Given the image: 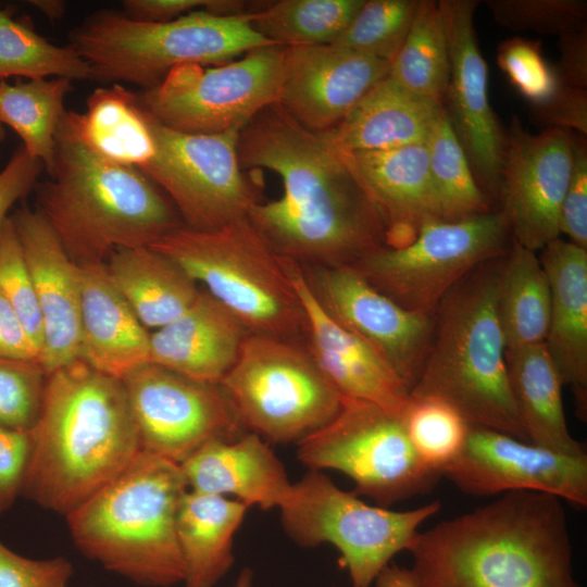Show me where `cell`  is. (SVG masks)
<instances>
[{
  "label": "cell",
  "instance_id": "55",
  "mask_svg": "<svg viewBox=\"0 0 587 587\" xmlns=\"http://www.w3.org/2000/svg\"><path fill=\"white\" fill-rule=\"evenodd\" d=\"M253 573L249 567H245L238 575L234 587H252Z\"/></svg>",
  "mask_w": 587,
  "mask_h": 587
},
{
  "label": "cell",
  "instance_id": "39",
  "mask_svg": "<svg viewBox=\"0 0 587 587\" xmlns=\"http://www.w3.org/2000/svg\"><path fill=\"white\" fill-rule=\"evenodd\" d=\"M408 438L420 461L441 475L462 451L470 425L449 403L436 398H412L401 411Z\"/></svg>",
  "mask_w": 587,
  "mask_h": 587
},
{
  "label": "cell",
  "instance_id": "10",
  "mask_svg": "<svg viewBox=\"0 0 587 587\" xmlns=\"http://www.w3.org/2000/svg\"><path fill=\"white\" fill-rule=\"evenodd\" d=\"M440 508L438 500L407 511L370 505L340 489L322 471L309 470L292 484L279 510L290 539L304 548L330 544L340 553L352 587H371Z\"/></svg>",
  "mask_w": 587,
  "mask_h": 587
},
{
  "label": "cell",
  "instance_id": "26",
  "mask_svg": "<svg viewBox=\"0 0 587 587\" xmlns=\"http://www.w3.org/2000/svg\"><path fill=\"white\" fill-rule=\"evenodd\" d=\"M187 488L227 497L248 508H280L292 484L268 442L247 432L234 441L211 440L179 464Z\"/></svg>",
  "mask_w": 587,
  "mask_h": 587
},
{
  "label": "cell",
  "instance_id": "3",
  "mask_svg": "<svg viewBox=\"0 0 587 587\" xmlns=\"http://www.w3.org/2000/svg\"><path fill=\"white\" fill-rule=\"evenodd\" d=\"M22 496L67 515L141 451L121 379L77 359L47 374Z\"/></svg>",
  "mask_w": 587,
  "mask_h": 587
},
{
  "label": "cell",
  "instance_id": "20",
  "mask_svg": "<svg viewBox=\"0 0 587 587\" xmlns=\"http://www.w3.org/2000/svg\"><path fill=\"white\" fill-rule=\"evenodd\" d=\"M390 62L334 45L286 47L278 104L315 134L335 127Z\"/></svg>",
  "mask_w": 587,
  "mask_h": 587
},
{
  "label": "cell",
  "instance_id": "52",
  "mask_svg": "<svg viewBox=\"0 0 587 587\" xmlns=\"http://www.w3.org/2000/svg\"><path fill=\"white\" fill-rule=\"evenodd\" d=\"M122 13L136 22L163 23L197 10H209L212 0H125Z\"/></svg>",
  "mask_w": 587,
  "mask_h": 587
},
{
  "label": "cell",
  "instance_id": "32",
  "mask_svg": "<svg viewBox=\"0 0 587 587\" xmlns=\"http://www.w3.org/2000/svg\"><path fill=\"white\" fill-rule=\"evenodd\" d=\"M86 111H66L77 138L96 154L123 165L141 168L153 157V117L142 108L138 93L114 84L95 89Z\"/></svg>",
  "mask_w": 587,
  "mask_h": 587
},
{
  "label": "cell",
  "instance_id": "23",
  "mask_svg": "<svg viewBox=\"0 0 587 587\" xmlns=\"http://www.w3.org/2000/svg\"><path fill=\"white\" fill-rule=\"evenodd\" d=\"M376 205L386 227V245L402 246L422 223L440 218L425 142L344 153Z\"/></svg>",
  "mask_w": 587,
  "mask_h": 587
},
{
  "label": "cell",
  "instance_id": "56",
  "mask_svg": "<svg viewBox=\"0 0 587 587\" xmlns=\"http://www.w3.org/2000/svg\"><path fill=\"white\" fill-rule=\"evenodd\" d=\"M4 138H5L4 126H3L2 123L0 122V145H1V142L4 140Z\"/></svg>",
  "mask_w": 587,
  "mask_h": 587
},
{
  "label": "cell",
  "instance_id": "9",
  "mask_svg": "<svg viewBox=\"0 0 587 587\" xmlns=\"http://www.w3.org/2000/svg\"><path fill=\"white\" fill-rule=\"evenodd\" d=\"M218 385L243 427L273 444H299L328 424L344 402L304 340L249 334Z\"/></svg>",
  "mask_w": 587,
  "mask_h": 587
},
{
  "label": "cell",
  "instance_id": "27",
  "mask_svg": "<svg viewBox=\"0 0 587 587\" xmlns=\"http://www.w3.org/2000/svg\"><path fill=\"white\" fill-rule=\"evenodd\" d=\"M78 267L79 359L101 373L122 379L150 362V333L112 283L104 263Z\"/></svg>",
  "mask_w": 587,
  "mask_h": 587
},
{
  "label": "cell",
  "instance_id": "11",
  "mask_svg": "<svg viewBox=\"0 0 587 587\" xmlns=\"http://www.w3.org/2000/svg\"><path fill=\"white\" fill-rule=\"evenodd\" d=\"M510 236L500 210L457 221L433 218L409 242L383 246L351 266L403 308L434 314L462 278L507 252Z\"/></svg>",
  "mask_w": 587,
  "mask_h": 587
},
{
  "label": "cell",
  "instance_id": "15",
  "mask_svg": "<svg viewBox=\"0 0 587 587\" xmlns=\"http://www.w3.org/2000/svg\"><path fill=\"white\" fill-rule=\"evenodd\" d=\"M121 380L141 451L180 464L211 440L234 441L248 432L217 384L151 362Z\"/></svg>",
  "mask_w": 587,
  "mask_h": 587
},
{
  "label": "cell",
  "instance_id": "48",
  "mask_svg": "<svg viewBox=\"0 0 587 587\" xmlns=\"http://www.w3.org/2000/svg\"><path fill=\"white\" fill-rule=\"evenodd\" d=\"M535 118L549 128L587 135V90L561 85L546 102L532 107Z\"/></svg>",
  "mask_w": 587,
  "mask_h": 587
},
{
  "label": "cell",
  "instance_id": "54",
  "mask_svg": "<svg viewBox=\"0 0 587 587\" xmlns=\"http://www.w3.org/2000/svg\"><path fill=\"white\" fill-rule=\"evenodd\" d=\"M32 5L40 10L51 21L59 20L65 14V2L61 0H32Z\"/></svg>",
  "mask_w": 587,
  "mask_h": 587
},
{
  "label": "cell",
  "instance_id": "29",
  "mask_svg": "<svg viewBox=\"0 0 587 587\" xmlns=\"http://www.w3.org/2000/svg\"><path fill=\"white\" fill-rule=\"evenodd\" d=\"M104 264L112 283L147 329H159L177 319L201 292L176 262L150 247L116 249Z\"/></svg>",
  "mask_w": 587,
  "mask_h": 587
},
{
  "label": "cell",
  "instance_id": "31",
  "mask_svg": "<svg viewBox=\"0 0 587 587\" xmlns=\"http://www.w3.org/2000/svg\"><path fill=\"white\" fill-rule=\"evenodd\" d=\"M509 384L528 441L562 454L587 455L570 433L562 382L545 344L505 352Z\"/></svg>",
  "mask_w": 587,
  "mask_h": 587
},
{
  "label": "cell",
  "instance_id": "17",
  "mask_svg": "<svg viewBox=\"0 0 587 587\" xmlns=\"http://www.w3.org/2000/svg\"><path fill=\"white\" fill-rule=\"evenodd\" d=\"M572 160L571 130L548 128L534 135L512 118L498 196L511 238L521 246L536 252L559 238Z\"/></svg>",
  "mask_w": 587,
  "mask_h": 587
},
{
  "label": "cell",
  "instance_id": "53",
  "mask_svg": "<svg viewBox=\"0 0 587 587\" xmlns=\"http://www.w3.org/2000/svg\"><path fill=\"white\" fill-rule=\"evenodd\" d=\"M375 587H417L411 571L396 564L387 565L374 582Z\"/></svg>",
  "mask_w": 587,
  "mask_h": 587
},
{
  "label": "cell",
  "instance_id": "16",
  "mask_svg": "<svg viewBox=\"0 0 587 587\" xmlns=\"http://www.w3.org/2000/svg\"><path fill=\"white\" fill-rule=\"evenodd\" d=\"M300 267L323 310L380 357L410 392L429 348L434 314L403 308L352 266Z\"/></svg>",
  "mask_w": 587,
  "mask_h": 587
},
{
  "label": "cell",
  "instance_id": "49",
  "mask_svg": "<svg viewBox=\"0 0 587 587\" xmlns=\"http://www.w3.org/2000/svg\"><path fill=\"white\" fill-rule=\"evenodd\" d=\"M43 168L42 162L34 159L23 146L13 152L0 171V225L9 216L13 204L35 188Z\"/></svg>",
  "mask_w": 587,
  "mask_h": 587
},
{
  "label": "cell",
  "instance_id": "46",
  "mask_svg": "<svg viewBox=\"0 0 587 587\" xmlns=\"http://www.w3.org/2000/svg\"><path fill=\"white\" fill-rule=\"evenodd\" d=\"M573 160L560 209L559 229L569 241L587 249V150L582 135L572 133Z\"/></svg>",
  "mask_w": 587,
  "mask_h": 587
},
{
  "label": "cell",
  "instance_id": "18",
  "mask_svg": "<svg viewBox=\"0 0 587 587\" xmlns=\"http://www.w3.org/2000/svg\"><path fill=\"white\" fill-rule=\"evenodd\" d=\"M441 476L470 496L526 490L587 505V455L562 454L489 428L470 426L462 451Z\"/></svg>",
  "mask_w": 587,
  "mask_h": 587
},
{
  "label": "cell",
  "instance_id": "21",
  "mask_svg": "<svg viewBox=\"0 0 587 587\" xmlns=\"http://www.w3.org/2000/svg\"><path fill=\"white\" fill-rule=\"evenodd\" d=\"M27 262L40 310L47 373L79 359V267L42 213L27 205L10 215Z\"/></svg>",
  "mask_w": 587,
  "mask_h": 587
},
{
  "label": "cell",
  "instance_id": "42",
  "mask_svg": "<svg viewBox=\"0 0 587 587\" xmlns=\"http://www.w3.org/2000/svg\"><path fill=\"white\" fill-rule=\"evenodd\" d=\"M0 294L41 352L43 329L30 272L11 216L0 225Z\"/></svg>",
  "mask_w": 587,
  "mask_h": 587
},
{
  "label": "cell",
  "instance_id": "12",
  "mask_svg": "<svg viewBox=\"0 0 587 587\" xmlns=\"http://www.w3.org/2000/svg\"><path fill=\"white\" fill-rule=\"evenodd\" d=\"M297 445V458L309 470L344 473L357 496L384 508L427 492L441 476L417 458L401 412L367 401L344 398L338 414Z\"/></svg>",
  "mask_w": 587,
  "mask_h": 587
},
{
  "label": "cell",
  "instance_id": "28",
  "mask_svg": "<svg viewBox=\"0 0 587 587\" xmlns=\"http://www.w3.org/2000/svg\"><path fill=\"white\" fill-rule=\"evenodd\" d=\"M442 111L387 75L335 127L319 135L341 153L392 149L425 142Z\"/></svg>",
  "mask_w": 587,
  "mask_h": 587
},
{
  "label": "cell",
  "instance_id": "19",
  "mask_svg": "<svg viewBox=\"0 0 587 587\" xmlns=\"http://www.w3.org/2000/svg\"><path fill=\"white\" fill-rule=\"evenodd\" d=\"M449 50V79L444 108L488 197L499 195L505 148L503 133L488 98V67L474 28L476 0H440Z\"/></svg>",
  "mask_w": 587,
  "mask_h": 587
},
{
  "label": "cell",
  "instance_id": "43",
  "mask_svg": "<svg viewBox=\"0 0 587 587\" xmlns=\"http://www.w3.org/2000/svg\"><path fill=\"white\" fill-rule=\"evenodd\" d=\"M47 374L39 362L0 357V426L32 429L41 408Z\"/></svg>",
  "mask_w": 587,
  "mask_h": 587
},
{
  "label": "cell",
  "instance_id": "14",
  "mask_svg": "<svg viewBox=\"0 0 587 587\" xmlns=\"http://www.w3.org/2000/svg\"><path fill=\"white\" fill-rule=\"evenodd\" d=\"M155 150L139 168L168 198L186 227L211 230L247 217L259 180L242 172L239 132L187 134L153 118Z\"/></svg>",
  "mask_w": 587,
  "mask_h": 587
},
{
  "label": "cell",
  "instance_id": "30",
  "mask_svg": "<svg viewBox=\"0 0 587 587\" xmlns=\"http://www.w3.org/2000/svg\"><path fill=\"white\" fill-rule=\"evenodd\" d=\"M248 507L236 499L187 489L176 519L184 587H214L234 564L233 544Z\"/></svg>",
  "mask_w": 587,
  "mask_h": 587
},
{
  "label": "cell",
  "instance_id": "40",
  "mask_svg": "<svg viewBox=\"0 0 587 587\" xmlns=\"http://www.w3.org/2000/svg\"><path fill=\"white\" fill-rule=\"evenodd\" d=\"M421 0H364L330 45L391 62L402 46Z\"/></svg>",
  "mask_w": 587,
  "mask_h": 587
},
{
  "label": "cell",
  "instance_id": "22",
  "mask_svg": "<svg viewBox=\"0 0 587 587\" xmlns=\"http://www.w3.org/2000/svg\"><path fill=\"white\" fill-rule=\"evenodd\" d=\"M283 261L305 313L304 344L327 380L344 398L400 413L409 400L407 386L365 342L323 310L301 267L290 259Z\"/></svg>",
  "mask_w": 587,
  "mask_h": 587
},
{
  "label": "cell",
  "instance_id": "33",
  "mask_svg": "<svg viewBox=\"0 0 587 587\" xmlns=\"http://www.w3.org/2000/svg\"><path fill=\"white\" fill-rule=\"evenodd\" d=\"M550 305V286L539 258L511 238L502 258L498 291V316L507 350L545 342Z\"/></svg>",
  "mask_w": 587,
  "mask_h": 587
},
{
  "label": "cell",
  "instance_id": "44",
  "mask_svg": "<svg viewBox=\"0 0 587 587\" xmlns=\"http://www.w3.org/2000/svg\"><path fill=\"white\" fill-rule=\"evenodd\" d=\"M497 63L530 107L549 100L562 85L538 40L512 37L502 41L497 50Z\"/></svg>",
  "mask_w": 587,
  "mask_h": 587
},
{
  "label": "cell",
  "instance_id": "5",
  "mask_svg": "<svg viewBox=\"0 0 587 587\" xmlns=\"http://www.w3.org/2000/svg\"><path fill=\"white\" fill-rule=\"evenodd\" d=\"M503 255L483 263L441 299L412 398H436L470 426L528 441L511 392L498 316Z\"/></svg>",
  "mask_w": 587,
  "mask_h": 587
},
{
  "label": "cell",
  "instance_id": "7",
  "mask_svg": "<svg viewBox=\"0 0 587 587\" xmlns=\"http://www.w3.org/2000/svg\"><path fill=\"white\" fill-rule=\"evenodd\" d=\"M148 247L203 285L250 334L304 340L305 313L283 258L247 217L211 230L183 225Z\"/></svg>",
  "mask_w": 587,
  "mask_h": 587
},
{
  "label": "cell",
  "instance_id": "25",
  "mask_svg": "<svg viewBox=\"0 0 587 587\" xmlns=\"http://www.w3.org/2000/svg\"><path fill=\"white\" fill-rule=\"evenodd\" d=\"M250 333L209 292L182 315L150 333V362L191 379L220 384Z\"/></svg>",
  "mask_w": 587,
  "mask_h": 587
},
{
  "label": "cell",
  "instance_id": "6",
  "mask_svg": "<svg viewBox=\"0 0 587 587\" xmlns=\"http://www.w3.org/2000/svg\"><path fill=\"white\" fill-rule=\"evenodd\" d=\"M187 489L179 464L140 451L65 515L72 539L85 557L133 583L183 584L176 519Z\"/></svg>",
  "mask_w": 587,
  "mask_h": 587
},
{
  "label": "cell",
  "instance_id": "24",
  "mask_svg": "<svg viewBox=\"0 0 587 587\" xmlns=\"http://www.w3.org/2000/svg\"><path fill=\"white\" fill-rule=\"evenodd\" d=\"M548 277L550 319L545 347L563 385L571 387L577 410L587 411V249L557 238L541 249Z\"/></svg>",
  "mask_w": 587,
  "mask_h": 587
},
{
  "label": "cell",
  "instance_id": "35",
  "mask_svg": "<svg viewBox=\"0 0 587 587\" xmlns=\"http://www.w3.org/2000/svg\"><path fill=\"white\" fill-rule=\"evenodd\" d=\"M388 76L407 91L444 107L449 50L439 1L421 0Z\"/></svg>",
  "mask_w": 587,
  "mask_h": 587
},
{
  "label": "cell",
  "instance_id": "51",
  "mask_svg": "<svg viewBox=\"0 0 587 587\" xmlns=\"http://www.w3.org/2000/svg\"><path fill=\"white\" fill-rule=\"evenodd\" d=\"M0 357L40 363V351L17 314L0 294Z\"/></svg>",
  "mask_w": 587,
  "mask_h": 587
},
{
  "label": "cell",
  "instance_id": "8",
  "mask_svg": "<svg viewBox=\"0 0 587 587\" xmlns=\"http://www.w3.org/2000/svg\"><path fill=\"white\" fill-rule=\"evenodd\" d=\"M71 46L97 79L124 80L143 89L184 64L220 65L270 45L251 25V14L192 11L163 23H142L122 11L91 13L70 35Z\"/></svg>",
  "mask_w": 587,
  "mask_h": 587
},
{
  "label": "cell",
  "instance_id": "34",
  "mask_svg": "<svg viewBox=\"0 0 587 587\" xmlns=\"http://www.w3.org/2000/svg\"><path fill=\"white\" fill-rule=\"evenodd\" d=\"M72 80L62 77L9 84L0 80V122L22 139L24 149L50 174L55 134L65 114L64 100Z\"/></svg>",
  "mask_w": 587,
  "mask_h": 587
},
{
  "label": "cell",
  "instance_id": "41",
  "mask_svg": "<svg viewBox=\"0 0 587 587\" xmlns=\"http://www.w3.org/2000/svg\"><path fill=\"white\" fill-rule=\"evenodd\" d=\"M494 20L512 32L559 37L586 25V0H486Z\"/></svg>",
  "mask_w": 587,
  "mask_h": 587
},
{
  "label": "cell",
  "instance_id": "37",
  "mask_svg": "<svg viewBox=\"0 0 587 587\" xmlns=\"http://www.w3.org/2000/svg\"><path fill=\"white\" fill-rule=\"evenodd\" d=\"M429 175L440 218L457 221L491 211L445 111L426 139Z\"/></svg>",
  "mask_w": 587,
  "mask_h": 587
},
{
  "label": "cell",
  "instance_id": "4",
  "mask_svg": "<svg viewBox=\"0 0 587 587\" xmlns=\"http://www.w3.org/2000/svg\"><path fill=\"white\" fill-rule=\"evenodd\" d=\"M49 176L35 186L37 209L77 265L105 263L116 249L148 247L184 225L146 174L96 154L65 114Z\"/></svg>",
  "mask_w": 587,
  "mask_h": 587
},
{
  "label": "cell",
  "instance_id": "38",
  "mask_svg": "<svg viewBox=\"0 0 587 587\" xmlns=\"http://www.w3.org/2000/svg\"><path fill=\"white\" fill-rule=\"evenodd\" d=\"M12 76L97 79L89 63L71 45L51 43L29 23L15 20L11 12L0 9V80Z\"/></svg>",
  "mask_w": 587,
  "mask_h": 587
},
{
  "label": "cell",
  "instance_id": "36",
  "mask_svg": "<svg viewBox=\"0 0 587 587\" xmlns=\"http://www.w3.org/2000/svg\"><path fill=\"white\" fill-rule=\"evenodd\" d=\"M364 0H278L251 14L252 27L283 47L330 45L348 26Z\"/></svg>",
  "mask_w": 587,
  "mask_h": 587
},
{
  "label": "cell",
  "instance_id": "13",
  "mask_svg": "<svg viewBox=\"0 0 587 587\" xmlns=\"http://www.w3.org/2000/svg\"><path fill=\"white\" fill-rule=\"evenodd\" d=\"M286 47L253 49L214 66L184 64L138 93L160 124L187 134L241 132L263 109L278 102Z\"/></svg>",
  "mask_w": 587,
  "mask_h": 587
},
{
  "label": "cell",
  "instance_id": "45",
  "mask_svg": "<svg viewBox=\"0 0 587 587\" xmlns=\"http://www.w3.org/2000/svg\"><path fill=\"white\" fill-rule=\"evenodd\" d=\"M73 573L64 557L29 559L0 540V587H68Z\"/></svg>",
  "mask_w": 587,
  "mask_h": 587
},
{
  "label": "cell",
  "instance_id": "1",
  "mask_svg": "<svg viewBox=\"0 0 587 587\" xmlns=\"http://www.w3.org/2000/svg\"><path fill=\"white\" fill-rule=\"evenodd\" d=\"M242 168L279 176L284 193L247 218L280 257L300 266H351L386 245L384 221L346 155L278 103L240 132Z\"/></svg>",
  "mask_w": 587,
  "mask_h": 587
},
{
  "label": "cell",
  "instance_id": "47",
  "mask_svg": "<svg viewBox=\"0 0 587 587\" xmlns=\"http://www.w3.org/2000/svg\"><path fill=\"white\" fill-rule=\"evenodd\" d=\"M30 448L29 432L0 426V514L22 496Z\"/></svg>",
  "mask_w": 587,
  "mask_h": 587
},
{
  "label": "cell",
  "instance_id": "50",
  "mask_svg": "<svg viewBox=\"0 0 587 587\" xmlns=\"http://www.w3.org/2000/svg\"><path fill=\"white\" fill-rule=\"evenodd\" d=\"M560 59L554 65L562 85L587 87V24L559 37Z\"/></svg>",
  "mask_w": 587,
  "mask_h": 587
},
{
  "label": "cell",
  "instance_id": "2",
  "mask_svg": "<svg viewBox=\"0 0 587 587\" xmlns=\"http://www.w3.org/2000/svg\"><path fill=\"white\" fill-rule=\"evenodd\" d=\"M563 500L510 491L419 532L408 551L417 587H579Z\"/></svg>",
  "mask_w": 587,
  "mask_h": 587
}]
</instances>
